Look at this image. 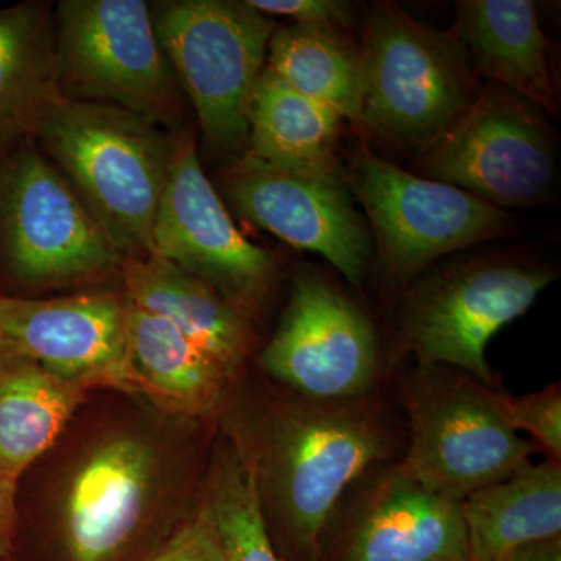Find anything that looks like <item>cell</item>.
<instances>
[{"label":"cell","mask_w":561,"mask_h":561,"mask_svg":"<svg viewBox=\"0 0 561 561\" xmlns=\"http://www.w3.org/2000/svg\"><path fill=\"white\" fill-rule=\"evenodd\" d=\"M390 434L367 405L301 401L262 423L256 445L236 443L271 511L305 561L320 560L324 530L362 476L389 457Z\"/></svg>","instance_id":"6da1fadb"},{"label":"cell","mask_w":561,"mask_h":561,"mask_svg":"<svg viewBox=\"0 0 561 561\" xmlns=\"http://www.w3.org/2000/svg\"><path fill=\"white\" fill-rule=\"evenodd\" d=\"M35 140L125 261L150 253L179 139L130 111L65 99Z\"/></svg>","instance_id":"7a4b0ae2"},{"label":"cell","mask_w":561,"mask_h":561,"mask_svg":"<svg viewBox=\"0 0 561 561\" xmlns=\"http://www.w3.org/2000/svg\"><path fill=\"white\" fill-rule=\"evenodd\" d=\"M360 60L362 124L404 149L426 153L481 92L460 41L397 3H376Z\"/></svg>","instance_id":"3957f363"},{"label":"cell","mask_w":561,"mask_h":561,"mask_svg":"<svg viewBox=\"0 0 561 561\" xmlns=\"http://www.w3.org/2000/svg\"><path fill=\"white\" fill-rule=\"evenodd\" d=\"M150 11L206 146L219 154L247 150L251 92L276 21L239 0H161Z\"/></svg>","instance_id":"277c9868"},{"label":"cell","mask_w":561,"mask_h":561,"mask_svg":"<svg viewBox=\"0 0 561 561\" xmlns=\"http://www.w3.org/2000/svg\"><path fill=\"white\" fill-rule=\"evenodd\" d=\"M124 262L35 139L0 154V271L11 283L73 286Z\"/></svg>","instance_id":"5b68a950"},{"label":"cell","mask_w":561,"mask_h":561,"mask_svg":"<svg viewBox=\"0 0 561 561\" xmlns=\"http://www.w3.org/2000/svg\"><path fill=\"white\" fill-rule=\"evenodd\" d=\"M58 87L66 101L105 103L161 127L184 94L144 0H61L55 9Z\"/></svg>","instance_id":"8992f818"},{"label":"cell","mask_w":561,"mask_h":561,"mask_svg":"<svg viewBox=\"0 0 561 561\" xmlns=\"http://www.w3.org/2000/svg\"><path fill=\"white\" fill-rule=\"evenodd\" d=\"M408 409L411 440L398 467L445 500L502 481L534 453L502 416L494 390L453 373L419 376Z\"/></svg>","instance_id":"52a82bcc"},{"label":"cell","mask_w":561,"mask_h":561,"mask_svg":"<svg viewBox=\"0 0 561 561\" xmlns=\"http://www.w3.org/2000/svg\"><path fill=\"white\" fill-rule=\"evenodd\" d=\"M424 157L427 179L500 209L540 205L556 183V147L542 111L501 87L479 92Z\"/></svg>","instance_id":"ba28073f"},{"label":"cell","mask_w":561,"mask_h":561,"mask_svg":"<svg viewBox=\"0 0 561 561\" xmlns=\"http://www.w3.org/2000/svg\"><path fill=\"white\" fill-rule=\"evenodd\" d=\"M351 184L370 217L383 264L397 279L412 278L438 257L500 238L508 228L504 209L373 153L356 158Z\"/></svg>","instance_id":"9c48e42d"},{"label":"cell","mask_w":561,"mask_h":561,"mask_svg":"<svg viewBox=\"0 0 561 561\" xmlns=\"http://www.w3.org/2000/svg\"><path fill=\"white\" fill-rule=\"evenodd\" d=\"M205 280L225 300L251 316L275 280L272 254L236 228L203 172L191 135L176 140L175 160L151 228L150 253Z\"/></svg>","instance_id":"30bf717a"},{"label":"cell","mask_w":561,"mask_h":561,"mask_svg":"<svg viewBox=\"0 0 561 561\" xmlns=\"http://www.w3.org/2000/svg\"><path fill=\"white\" fill-rule=\"evenodd\" d=\"M556 273L519 262H481L438 276L405 311L409 343L424 364L470 373L490 386L485 351L493 335L524 316Z\"/></svg>","instance_id":"8fae6325"},{"label":"cell","mask_w":561,"mask_h":561,"mask_svg":"<svg viewBox=\"0 0 561 561\" xmlns=\"http://www.w3.org/2000/svg\"><path fill=\"white\" fill-rule=\"evenodd\" d=\"M260 362L306 400L356 401L370 389L378 368L375 331L341 291L302 276Z\"/></svg>","instance_id":"7c38bea8"},{"label":"cell","mask_w":561,"mask_h":561,"mask_svg":"<svg viewBox=\"0 0 561 561\" xmlns=\"http://www.w3.org/2000/svg\"><path fill=\"white\" fill-rule=\"evenodd\" d=\"M224 192L251 224L320 254L350 283L364 279L371 238L342 179L272 168L243 153L225 176Z\"/></svg>","instance_id":"4fadbf2b"},{"label":"cell","mask_w":561,"mask_h":561,"mask_svg":"<svg viewBox=\"0 0 561 561\" xmlns=\"http://www.w3.org/2000/svg\"><path fill=\"white\" fill-rule=\"evenodd\" d=\"M0 350L69 381L133 391L127 301L116 295L35 298L0 294Z\"/></svg>","instance_id":"5bb4252c"},{"label":"cell","mask_w":561,"mask_h":561,"mask_svg":"<svg viewBox=\"0 0 561 561\" xmlns=\"http://www.w3.org/2000/svg\"><path fill=\"white\" fill-rule=\"evenodd\" d=\"M337 513L331 561H470L460 502L424 489L398 463Z\"/></svg>","instance_id":"9a60e30c"},{"label":"cell","mask_w":561,"mask_h":561,"mask_svg":"<svg viewBox=\"0 0 561 561\" xmlns=\"http://www.w3.org/2000/svg\"><path fill=\"white\" fill-rule=\"evenodd\" d=\"M158 456L138 435H111L70 474L61 537L70 561H116L139 534L158 486Z\"/></svg>","instance_id":"2e32d148"},{"label":"cell","mask_w":561,"mask_h":561,"mask_svg":"<svg viewBox=\"0 0 561 561\" xmlns=\"http://www.w3.org/2000/svg\"><path fill=\"white\" fill-rule=\"evenodd\" d=\"M124 298L162 317L231 378L249 354L250 317L190 273L154 254L133 257L122 267Z\"/></svg>","instance_id":"e0dca14e"},{"label":"cell","mask_w":561,"mask_h":561,"mask_svg":"<svg viewBox=\"0 0 561 561\" xmlns=\"http://www.w3.org/2000/svg\"><path fill=\"white\" fill-rule=\"evenodd\" d=\"M456 36L472 72L496 81L537 108L556 113L548 43L530 0L457 3Z\"/></svg>","instance_id":"ac0fdd59"},{"label":"cell","mask_w":561,"mask_h":561,"mask_svg":"<svg viewBox=\"0 0 561 561\" xmlns=\"http://www.w3.org/2000/svg\"><path fill=\"white\" fill-rule=\"evenodd\" d=\"M65 101L58 87L57 24L47 2L0 9V154L35 139Z\"/></svg>","instance_id":"d6986e66"},{"label":"cell","mask_w":561,"mask_h":561,"mask_svg":"<svg viewBox=\"0 0 561 561\" xmlns=\"http://www.w3.org/2000/svg\"><path fill=\"white\" fill-rule=\"evenodd\" d=\"M127 356L133 391L176 415L216 412L230 381L219 365L172 323L128 301Z\"/></svg>","instance_id":"ffe728a7"},{"label":"cell","mask_w":561,"mask_h":561,"mask_svg":"<svg viewBox=\"0 0 561 561\" xmlns=\"http://www.w3.org/2000/svg\"><path fill=\"white\" fill-rule=\"evenodd\" d=\"M470 561H501L526 542L561 537L560 461H524L460 502Z\"/></svg>","instance_id":"44dd1931"},{"label":"cell","mask_w":561,"mask_h":561,"mask_svg":"<svg viewBox=\"0 0 561 561\" xmlns=\"http://www.w3.org/2000/svg\"><path fill=\"white\" fill-rule=\"evenodd\" d=\"M341 121L265 66L251 92L245 154L272 168L341 179L334 158Z\"/></svg>","instance_id":"7402d4cb"},{"label":"cell","mask_w":561,"mask_h":561,"mask_svg":"<svg viewBox=\"0 0 561 561\" xmlns=\"http://www.w3.org/2000/svg\"><path fill=\"white\" fill-rule=\"evenodd\" d=\"M90 390L0 350V471L20 479L54 445Z\"/></svg>","instance_id":"603a6c76"},{"label":"cell","mask_w":561,"mask_h":561,"mask_svg":"<svg viewBox=\"0 0 561 561\" xmlns=\"http://www.w3.org/2000/svg\"><path fill=\"white\" fill-rule=\"evenodd\" d=\"M265 66L305 98L342 119L362 124L360 55L337 28L305 24L276 28Z\"/></svg>","instance_id":"cb8c5ba5"},{"label":"cell","mask_w":561,"mask_h":561,"mask_svg":"<svg viewBox=\"0 0 561 561\" xmlns=\"http://www.w3.org/2000/svg\"><path fill=\"white\" fill-rule=\"evenodd\" d=\"M205 505L225 561H283L272 541L256 476L238 446L221 457Z\"/></svg>","instance_id":"d4e9b609"},{"label":"cell","mask_w":561,"mask_h":561,"mask_svg":"<svg viewBox=\"0 0 561 561\" xmlns=\"http://www.w3.org/2000/svg\"><path fill=\"white\" fill-rule=\"evenodd\" d=\"M497 408L513 431H524L546 449L551 460L561 459V393L559 386L526 394L497 393Z\"/></svg>","instance_id":"484cf974"},{"label":"cell","mask_w":561,"mask_h":561,"mask_svg":"<svg viewBox=\"0 0 561 561\" xmlns=\"http://www.w3.org/2000/svg\"><path fill=\"white\" fill-rule=\"evenodd\" d=\"M150 561H225L208 507L205 505Z\"/></svg>","instance_id":"4316f807"},{"label":"cell","mask_w":561,"mask_h":561,"mask_svg":"<svg viewBox=\"0 0 561 561\" xmlns=\"http://www.w3.org/2000/svg\"><path fill=\"white\" fill-rule=\"evenodd\" d=\"M265 16L289 18L294 24L343 27L350 21V5L339 0H247Z\"/></svg>","instance_id":"83f0119b"},{"label":"cell","mask_w":561,"mask_h":561,"mask_svg":"<svg viewBox=\"0 0 561 561\" xmlns=\"http://www.w3.org/2000/svg\"><path fill=\"white\" fill-rule=\"evenodd\" d=\"M18 482L0 471V560H7L13 549L18 526Z\"/></svg>","instance_id":"f1b7e54d"},{"label":"cell","mask_w":561,"mask_h":561,"mask_svg":"<svg viewBox=\"0 0 561 561\" xmlns=\"http://www.w3.org/2000/svg\"><path fill=\"white\" fill-rule=\"evenodd\" d=\"M501 561H561V537L526 542L502 557Z\"/></svg>","instance_id":"f546056e"},{"label":"cell","mask_w":561,"mask_h":561,"mask_svg":"<svg viewBox=\"0 0 561 561\" xmlns=\"http://www.w3.org/2000/svg\"><path fill=\"white\" fill-rule=\"evenodd\" d=\"M0 561H9V560H0Z\"/></svg>","instance_id":"4dcf8cb0"}]
</instances>
